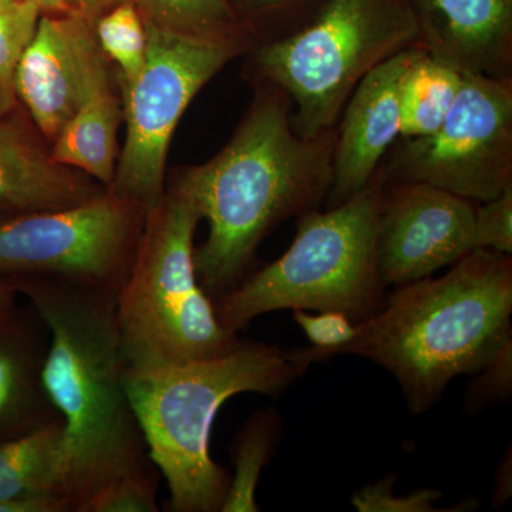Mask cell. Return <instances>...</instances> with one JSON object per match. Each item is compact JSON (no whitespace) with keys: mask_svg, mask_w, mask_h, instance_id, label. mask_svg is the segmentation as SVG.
Segmentation results:
<instances>
[{"mask_svg":"<svg viewBox=\"0 0 512 512\" xmlns=\"http://www.w3.org/2000/svg\"><path fill=\"white\" fill-rule=\"evenodd\" d=\"M266 86L227 146L208 163L187 168L173 187L208 221L194 266L212 302L247 278L256 249L276 225L318 210L332 183L336 127L298 136L288 96Z\"/></svg>","mask_w":512,"mask_h":512,"instance_id":"6da1fadb","label":"cell"},{"mask_svg":"<svg viewBox=\"0 0 512 512\" xmlns=\"http://www.w3.org/2000/svg\"><path fill=\"white\" fill-rule=\"evenodd\" d=\"M49 330L43 384L64 423L70 512L120 478L156 467L126 389L116 296L9 275Z\"/></svg>","mask_w":512,"mask_h":512,"instance_id":"7a4b0ae2","label":"cell"},{"mask_svg":"<svg viewBox=\"0 0 512 512\" xmlns=\"http://www.w3.org/2000/svg\"><path fill=\"white\" fill-rule=\"evenodd\" d=\"M512 259L474 249L439 279L396 286L336 355L392 373L413 413L436 406L448 383L473 375L512 342Z\"/></svg>","mask_w":512,"mask_h":512,"instance_id":"3957f363","label":"cell"},{"mask_svg":"<svg viewBox=\"0 0 512 512\" xmlns=\"http://www.w3.org/2000/svg\"><path fill=\"white\" fill-rule=\"evenodd\" d=\"M311 365L303 348L244 340L217 359L154 370L127 367L126 389L148 457L170 491L168 511L221 512L231 476L210 454L218 410L241 393L281 396Z\"/></svg>","mask_w":512,"mask_h":512,"instance_id":"277c9868","label":"cell"},{"mask_svg":"<svg viewBox=\"0 0 512 512\" xmlns=\"http://www.w3.org/2000/svg\"><path fill=\"white\" fill-rule=\"evenodd\" d=\"M384 183L379 168L352 200L299 217L288 251L214 302L221 325L238 333L282 309L338 312L357 325L379 312L387 295L376 258Z\"/></svg>","mask_w":512,"mask_h":512,"instance_id":"5b68a950","label":"cell"},{"mask_svg":"<svg viewBox=\"0 0 512 512\" xmlns=\"http://www.w3.org/2000/svg\"><path fill=\"white\" fill-rule=\"evenodd\" d=\"M201 215L171 188L147 215L133 268L116 296L128 369L154 370L234 352L244 340L221 325L195 274Z\"/></svg>","mask_w":512,"mask_h":512,"instance_id":"8992f818","label":"cell"},{"mask_svg":"<svg viewBox=\"0 0 512 512\" xmlns=\"http://www.w3.org/2000/svg\"><path fill=\"white\" fill-rule=\"evenodd\" d=\"M419 46L410 0H328L315 20L256 49L264 83L288 96L298 136L336 127L360 80L384 60Z\"/></svg>","mask_w":512,"mask_h":512,"instance_id":"52a82bcc","label":"cell"},{"mask_svg":"<svg viewBox=\"0 0 512 512\" xmlns=\"http://www.w3.org/2000/svg\"><path fill=\"white\" fill-rule=\"evenodd\" d=\"M143 20L146 63L124 93L126 143L109 191L148 215L164 197L165 160L178 121L202 87L241 49Z\"/></svg>","mask_w":512,"mask_h":512,"instance_id":"ba28073f","label":"cell"},{"mask_svg":"<svg viewBox=\"0 0 512 512\" xmlns=\"http://www.w3.org/2000/svg\"><path fill=\"white\" fill-rule=\"evenodd\" d=\"M147 214L113 192L66 210L0 220V272L43 276L117 296Z\"/></svg>","mask_w":512,"mask_h":512,"instance_id":"9c48e42d","label":"cell"},{"mask_svg":"<svg viewBox=\"0 0 512 512\" xmlns=\"http://www.w3.org/2000/svg\"><path fill=\"white\" fill-rule=\"evenodd\" d=\"M441 126L406 138L380 164L386 181H417L468 201L494 200L512 185V80L461 74Z\"/></svg>","mask_w":512,"mask_h":512,"instance_id":"30bf717a","label":"cell"},{"mask_svg":"<svg viewBox=\"0 0 512 512\" xmlns=\"http://www.w3.org/2000/svg\"><path fill=\"white\" fill-rule=\"evenodd\" d=\"M473 201L417 181H386L377 232L384 288L430 278L474 251Z\"/></svg>","mask_w":512,"mask_h":512,"instance_id":"8fae6325","label":"cell"},{"mask_svg":"<svg viewBox=\"0 0 512 512\" xmlns=\"http://www.w3.org/2000/svg\"><path fill=\"white\" fill-rule=\"evenodd\" d=\"M104 59L94 23L42 15L16 69V96L43 134L56 140L86 96L90 76Z\"/></svg>","mask_w":512,"mask_h":512,"instance_id":"7c38bea8","label":"cell"},{"mask_svg":"<svg viewBox=\"0 0 512 512\" xmlns=\"http://www.w3.org/2000/svg\"><path fill=\"white\" fill-rule=\"evenodd\" d=\"M423 50L420 46L410 47L384 60L353 90L336 127L326 210L359 194L379 170L384 154L400 137V83Z\"/></svg>","mask_w":512,"mask_h":512,"instance_id":"4fadbf2b","label":"cell"},{"mask_svg":"<svg viewBox=\"0 0 512 512\" xmlns=\"http://www.w3.org/2000/svg\"><path fill=\"white\" fill-rule=\"evenodd\" d=\"M419 46L461 74L512 80V0H410Z\"/></svg>","mask_w":512,"mask_h":512,"instance_id":"5bb4252c","label":"cell"},{"mask_svg":"<svg viewBox=\"0 0 512 512\" xmlns=\"http://www.w3.org/2000/svg\"><path fill=\"white\" fill-rule=\"evenodd\" d=\"M49 330L30 305L0 328V441L15 439L52 423L59 416L43 384Z\"/></svg>","mask_w":512,"mask_h":512,"instance_id":"9a60e30c","label":"cell"},{"mask_svg":"<svg viewBox=\"0 0 512 512\" xmlns=\"http://www.w3.org/2000/svg\"><path fill=\"white\" fill-rule=\"evenodd\" d=\"M103 194L83 175L43 153L18 128L0 123V215L66 210Z\"/></svg>","mask_w":512,"mask_h":512,"instance_id":"2e32d148","label":"cell"},{"mask_svg":"<svg viewBox=\"0 0 512 512\" xmlns=\"http://www.w3.org/2000/svg\"><path fill=\"white\" fill-rule=\"evenodd\" d=\"M0 503L22 504L30 512H70L62 417L0 441Z\"/></svg>","mask_w":512,"mask_h":512,"instance_id":"e0dca14e","label":"cell"},{"mask_svg":"<svg viewBox=\"0 0 512 512\" xmlns=\"http://www.w3.org/2000/svg\"><path fill=\"white\" fill-rule=\"evenodd\" d=\"M119 121V101L111 89L106 59H101L93 69L79 110L60 131L50 157L110 187L116 173Z\"/></svg>","mask_w":512,"mask_h":512,"instance_id":"ac0fdd59","label":"cell"},{"mask_svg":"<svg viewBox=\"0 0 512 512\" xmlns=\"http://www.w3.org/2000/svg\"><path fill=\"white\" fill-rule=\"evenodd\" d=\"M461 82V73L423 50L400 83V140L436 131L457 99Z\"/></svg>","mask_w":512,"mask_h":512,"instance_id":"d6986e66","label":"cell"},{"mask_svg":"<svg viewBox=\"0 0 512 512\" xmlns=\"http://www.w3.org/2000/svg\"><path fill=\"white\" fill-rule=\"evenodd\" d=\"M143 19L181 35L244 49V28L228 0H134Z\"/></svg>","mask_w":512,"mask_h":512,"instance_id":"ffe728a7","label":"cell"},{"mask_svg":"<svg viewBox=\"0 0 512 512\" xmlns=\"http://www.w3.org/2000/svg\"><path fill=\"white\" fill-rule=\"evenodd\" d=\"M279 416L272 410L252 414L231 446L234 476L229 481L221 512H256L255 493L262 470L268 464L278 441Z\"/></svg>","mask_w":512,"mask_h":512,"instance_id":"44dd1931","label":"cell"},{"mask_svg":"<svg viewBox=\"0 0 512 512\" xmlns=\"http://www.w3.org/2000/svg\"><path fill=\"white\" fill-rule=\"evenodd\" d=\"M94 32L104 55L119 64L126 93L140 76L147 55L146 26L134 0L104 13L97 19Z\"/></svg>","mask_w":512,"mask_h":512,"instance_id":"7402d4cb","label":"cell"},{"mask_svg":"<svg viewBox=\"0 0 512 512\" xmlns=\"http://www.w3.org/2000/svg\"><path fill=\"white\" fill-rule=\"evenodd\" d=\"M40 16L42 12L28 0H0V114L15 103L16 69Z\"/></svg>","mask_w":512,"mask_h":512,"instance_id":"603a6c76","label":"cell"},{"mask_svg":"<svg viewBox=\"0 0 512 512\" xmlns=\"http://www.w3.org/2000/svg\"><path fill=\"white\" fill-rule=\"evenodd\" d=\"M161 473L157 467L120 478L107 485L83 505L80 512H157V488Z\"/></svg>","mask_w":512,"mask_h":512,"instance_id":"cb8c5ba5","label":"cell"},{"mask_svg":"<svg viewBox=\"0 0 512 512\" xmlns=\"http://www.w3.org/2000/svg\"><path fill=\"white\" fill-rule=\"evenodd\" d=\"M293 319L311 340L309 348H303L312 363L332 359L336 350L356 336V325L338 312H320L309 315L301 309L293 311Z\"/></svg>","mask_w":512,"mask_h":512,"instance_id":"d4e9b609","label":"cell"},{"mask_svg":"<svg viewBox=\"0 0 512 512\" xmlns=\"http://www.w3.org/2000/svg\"><path fill=\"white\" fill-rule=\"evenodd\" d=\"M394 477L389 476L379 483L366 485L357 491L352 504L360 512H440L436 507L441 493L431 488L413 491L412 494L397 497L393 493Z\"/></svg>","mask_w":512,"mask_h":512,"instance_id":"484cf974","label":"cell"},{"mask_svg":"<svg viewBox=\"0 0 512 512\" xmlns=\"http://www.w3.org/2000/svg\"><path fill=\"white\" fill-rule=\"evenodd\" d=\"M474 247L512 254V185L476 208Z\"/></svg>","mask_w":512,"mask_h":512,"instance_id":"4316f807","label":"cell"},{"mask_svg":"<svg viewBox=\"0 0 512 512\" xmlns=\"http://www.w3.org/2000/svg\"><path fill=\"white\" fill-rule=\"evenodd\" d=\"M480 376L467 392V406L471 409L507 399L512 393V342H508L480 370Z\"/></svg>","mask_w":512,"mask_h":512,"instance_id":"83f0119b","label":"cell"},{"mask_svg":"<svg viewBox=\"0 0 512 512\" xmlns=\"http://www.w3.org/2000/svg\"><path fill=\"white\" fill-rule=\"evenodd\" d=\"M39 8L42 15L77 18L96 23L104 13L126 0H28Z\"/></svg>","mask_w":512,"mask_h":512,"instance_id":"f1b7e54d","label":"cell"},{"mask_svg":"<svg viewBox=\"0 0 512 512\" xmlns=\"http://www.w3.org/2000/svg\"><path fill=\"white\" fill-rule=\"evenodd\" d=\"M19 292L9 275L0 272V328L16 311V298Z\"/></svg>","mask_w":512,"mask_h":512,"instance_id":"f546056e","label":"cell"},{"mask_svg":"<svg viewBox=\"0 0 512 512\" xmlns=\"http://www.w3.org/2000/svg\"><path fill=\"white\" fill-rule=\"evenodd\" d=\"M511 495V451L497 470L494 487V505L501 507Z\"/></svg>","mask_w":512,"mask_h":512,"instance_id":"4dcf8cb0","label":"cell"},{"mask_svg":"<svg viewBox=\"0 0 512 512\" xmlns=\"http://www.w3.org/2000/svg\"><path fill=\"white\" fill-rule=\"evenodd\" d=\"M251 2L256 6H261V8L274 9L289 5L293 0H251Z\"/></svg>","mask_w":512,"mask_h":512,"instance_id":"1f68e13d","label":"cell"}]
</instances>
